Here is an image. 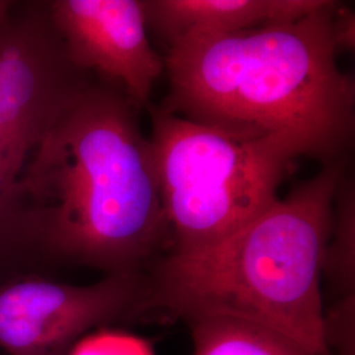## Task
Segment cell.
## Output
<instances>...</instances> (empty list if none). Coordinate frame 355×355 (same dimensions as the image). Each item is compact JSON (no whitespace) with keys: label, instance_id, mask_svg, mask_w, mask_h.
Wrapping results in <instances>:
<instances>
[{"label":"cell","instance_id":"obj_1","mask_svg":"<svg viewBox=\"0 0 355 355\" xmlns=\"http://www.w3.org/2000/svg\"><path fill=\"white\" fill-rule=\"evenodd\" d=\"M140 107L92 79L41 141L20 179V229L49 253L108 274L144 272L170 250Z\"/></svg>","mask_w":355,"mask_h":355},{"label":"cell","instance_id":"obj_2","mask_svg":"<svg viewBox=\"0 0 355 355\" xmlns=\"http://www.w3.org/2000/svg\"><path fill=\"white\" fill-rule=\"evenodd\" d=\"M334 6L327 0L293 21L168 46L159 107L208 127L284 139L322 165L347 159L355 82L337 62Z\"/></svg>","mask_w":355,"mask_h":355},{"label":"cell","instance_id":"obj_3","mask_svg":"<svg viewBox=\"0 0 355 355\" xmlns=\"http://www.w3.org/2000/svg\"><path fill=\"white\" fill-rule=\"evenodd\" d=\"M347 159L322 165L223 241L167 253L146 270L152 318H228L288 336L318 355L324 340L322 257Z\"/></svg>","mask_w":355,"mask_h":355},{"label":"cell","instance_id":"obj_4","mask_svg":"<svg viewBox=\"0 0 355 355\" xmlns=\"http://www.w3.org/2000/svg\"><path fill=\"white\" fill-rule=\"evenodd\" d=\"M148 108L168 253L204 250L262 215L303 157L284 139L208 127L159 105Z\"/></svg>","mask_w":355,"mask_h":355},{"label":"cell","instance_id":"obj_5","mask_svg":"<svg viewBox=\"0 0 355 355\" xmlns=\"http://www.w3.org/2000/svg\"><path fill=\"white\" fill-rule=\"evenodd\" d=\"M16 4L0 26V199L21 232L16 196L23 173L92 78L71 62L46 1Z\"/></svg>","mask_w":355,"mask_h":355},{"label":"cell","instance_id":"obj_6","mask_svg":"<svg viewBox=\"0 0 355 355\" xmlns=\"http://www.w3.org/2000/svg\"><path fill=\"white\" fill-rule=\"evenodd\" d=\"M146 271L108 274L87 286L45 279L0 290V346L10 355H67L91 330L150 320Z\"/></svg>","mask_w":355,"mask_h":355},{"label":"cell","instance_id":"obj_7","mask_svg":"<svg viewBox=\"0 0 355 355\" xmlns=\"http://www.w3.org/2000/svg\"><path fill=\"white\" fill-rule=\"evenodd\" d=\"M76 67L117 85L139 107L150 105L165 58L153 49L144 0L46 1Z\"/></svg>","mask_w":355,"mask_h":355},{"label":"cell","instance_id":"obj_8","mask_svg":"<svg viewBox=\"0 0 355 355\" xmlns=\"http://www.w3.org/2000/svg\"><path fill=\"white\" fill-rule=\"evenodd\" d=\"M327 0H144L148 29L168 46L302 19Z\"/></svg>","mask_w":355,"mask_h":355},{"label":"cell","instance_id":"obj_9","mask_svg":"<svg viewBox=\"0 0 355 355\" xmlns=\"http://www.w3.org/2000/svg\"><path fill=\"white\" fill-rule=\"evenodd\" d=\"M193 355H318L288 336L237 318L191 320Z\"/></svg>","mask_w":355,"mask_h":355},{"label":"cell","instance_id":"obj_10","mask_svg":"<svg viewBox=\"0 0 355 355\" xmlns=\"http://www.w3.org/2000/svg\"><path fill=\"white\" fill-rule=\"evenodd\" d=\"M333 302L355 300V184L347 170L333 199L329 240L322 257V282Z\"/></svg>","mask_w":355,"mask_h":355},{"label":"cell","instance_id":"obj_11","mask_svg":"<svg viewBox=\"0 0 355 355\" xmlns=\"http://www.w3.org/2000/svg\"><path fill=\"white\" fill-rule=\"evenodd\" d=\"M67 355H154L145 340L119 330L99 329L83 337Z\"/></svg>","mask_w":355,"mask_h":355},{"label":"cell","instance_id":"obj_12","mask_svg":"<svg viewBox=\"0 0 355 355\" xmlns=\"http://www.w3.org/2000/svg\"><path fill=\"white\" fill-rule=\"evenodd\" d=\"M331 40L337 54L355 48V12L349 6L336 1L331 12Z\"/></svg>","mask_w":355,"mask_h":355},{"label":"cell","instance_id":"obj_13","mask_svg":"<svg viewBox=\"0 0 355 355\" xmlns=\"http://www.w3.org/2000/svg\"><path fill=\"white\" fill-rule=\"evenodd\" d=\"M13 232H19V229L16 227V224L13 223L12 217L7 212L4 204L0 199V239L4 237L8 233L11 234Z\"/></svg>","mask_w":355,"mask_h":355},{"label":"cell","instance_id":"obj_14","mask_svg":"<svg viewBox=\"0 0 355 355\" xmlns=\"http://www.w3.org/2000/svg\"><path fill=\"white\" fill-rule=\"evenodd\" d=\"M12 6V1H8V0H0V24L4 21L7 13L10 11Z\"/></svg>","mask_w":355,"mask_h":355}]
</instances>
